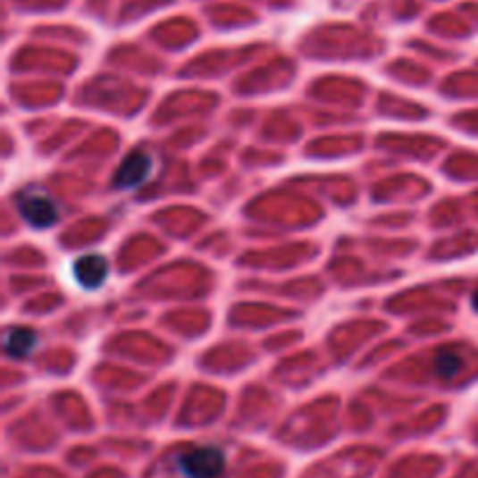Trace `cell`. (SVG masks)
<instances>
[{
    "label": "cell",
    "instance_id": "6da1fadb",
    "mask_svg": "<svg viewBox=\"0 0 478 478\" xmlns=\"http://www.w3.org/2000/svg\"><path fill=\"white\" fill-rule=\"evenodd\" d=\"M224 453L213 446L194 449L178 457V472L185 478H217L224 472Z\"/></svg>",
    "mask_w": 478,
    "mask_h": 478
},
{
    "label": "cell",
    "instance_id": "7a4b0ae2",
    "mask_svg": "<svg viewBox=\"0 0 478 478\" xmlns=\"http://www.w3.org/2000/svg\"><path fill=\"white\" fill-rule=\"evenodd\" d=\"M17 208L30 227L49 229L59 220V210H56L55 201H52L45 191L29 189L24 191V194H19Z\"/></svg>",
    "mask_w": 478,
    "mask_h": 478
},
{
    "label": "cell",
    "instance_id": "3957f363",
    "mask_svg": "<svg viewBox=\"0 0 478 478\" xmlns=\"http://www.w3.org/2000/svg\"><path fill=\"white\" fill-rule=\"evenodd\" d=\"M152 171V159L145 155L143 150H136L131 155L126 156L122 166L117 168L113 182L117 189H131V187H138L143 182Z\"/></svg>",
    "mask_w": 478,
    "mask_h": 478
},
{
    "label": "cell",
    "instance_id": "277c9868",
    "mask_svg": "<svg viewBox=\"0 0 478 478\" xmlns=\"http://www.w3.org/2000/svg\"><path fill=\"white\" fill-rule=\"evenodd\" d=\"M72 275L84 289H96L108 278V262H105L103 255L89 252V255H82L78 262L72 264Z\"/></svg>",
    "mask_w": 478,
    "mask_h": 478
},
{
    "label": "cell",
    "instance_id": "5b68a950",
    "mask_svg": "<svg viewBox=\"0 0 478 478\" xmlns=\"http://www.w3.org/2000/svg\"><path fill=\"white\" fill-rule=\"evenodd\" d=\"M38 343V336L26 327L7 329L5 334V353L10 357H29Z\"/></svg>",
    "mask_w": 478,
    "mask_h": 478
},
{
    "label": "cell",
    "instance_id": "8992f818",
    "mask_svg": "<svg viewBox=\"0 0 478 478\" xmlns=\"http://www.w3.org/2000/svg\"><path fill=\"white\" fill-rule=\"evenodd\" d=\"M460 371H462V357L457 353H453V350H441V353L434 357V373H437L439 378L450 381V378L457 376Z\"/></svg>",
    "mask_w": 478,
    "mask_h": 478
},
{
    "label": "cell",
    "instance_id": "52a82bcc",
    "mask_svg": "<svg viewBox=\"0 0 478 478\" xmlns=\"http://www.w3.org/2000/svg\"><path fill=\"white\" fill-rule=\"evenodd\" d=\"M474 308L478 311V289H476V294H474Z\"/></svg>",
    "mask_w": 478,
    "mask_h": 478
}]
</instances>
